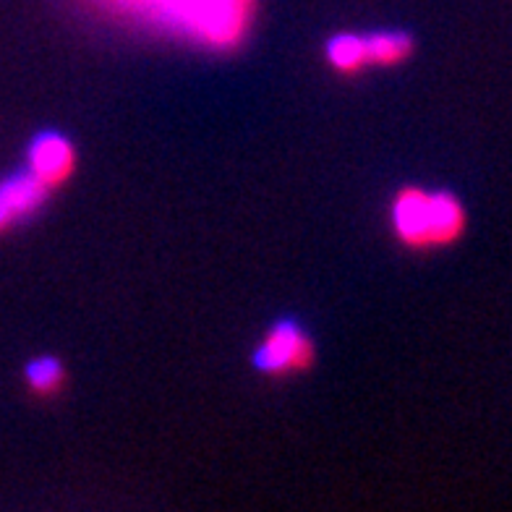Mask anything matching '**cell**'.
<instances>
[{"mask_svg": "<svg viewBox=\"0 0 512 512\" xmlns=\"http://www.w3.org/2000/svg\"><path fill=\"white\" fill-rule=\"evenodd\" d=\"M113 14L204 50H236L249 37L256 0H97Z\"/></svg>", "mask_w": 512, "mask_h": 512, "instance_id": "6da1fadb", "label": "cell"}, {"mask_svg": "<svg viewBox=\"0 0 512 512\" xmlns=\"http://www.w3.org/2000/svg\"><path fill=\"white\" fill-rule=\"evenodd\" d=\"M465 209L450 191H426L405 186L390 204L392 233L411 249H437L450 246L463 236Z\"/></svg>", "mask_w": 512, "mask_h": 512, "instance_id": "7a4b0ae2", "label": "cell"}, {"mask_svg": "<svg viewBox=\"0 0 512 512\" xmlns=\"http://www.w3.org/2000/svg\"><path fill=\"white\" fill-rule=\"evenodd\" d=\"M314 361V343L309 332L293 319L275 322L254 348L251 364L264 377H290L306 371Z\"/></svg>", "mask_w": 512, "mask_h": 512, "instance_id": "3957f363", "label": "cell"}, {"mask_svg": "<svg viewBox=\"0 0 512 512\" xmlns=\"http://www.w3.org/2000/svg\"><path fill=\"white\" fill-rule=\"evenodd\" d=\"M27 170L50 191L63 186L76 170V147L58 131H42L27 147Z\"/></svg>", "mask_w": 512, "mask_h": 512, "instance_id": "277c9868", "label": "cell"}, {"mask_svg": "<svg viewBox=\"0 0 512 512\" xmlns=\"http://www.w3.org/2000/svg\"><path fill=\"white\" fill-rule=\"evenodd\" d=\"M48 196V186L37 181L27 168L0 178V233L32 220L45 207Z\"/></svg>", "mask_w": 512, "mask_h": 512, "instance_id": "5b68a950", "label": "cell"}, {"mask_svg": "<svg viewBox=\"0 0 512 512\" xmlns=\"http://www.w3.org/2000/svg\"><path fill=\"white\" fill-rule=\"evenodd\" d=\"M324 58L340 74H358L369 68V50H366V34L337 32L324 42Z\"/></svg>", "mask_w": 512, "mask_h": 512, "instance_id": "8992f818", "label": "cell"}, {"mask_svg": "<svg viewBox=\"0 0 512 512\" xmlns=\"http://www.w3.org/2000/svg\"><path fill=\"white\" fill-rule=\"evenodd\" d=\"M369 66H398L413 53V37L405 32H371L366 34Z\"/></svg>", "mask_w": 512, "mask_h": 512, "instance_id": "52a82bcc", "label": "cell"}, {"mask_svg": "<svg viewBox=\"0 0 512 512\" xmlns=\"http://www.w3.org/2000/svg\"><path fill=\"white\" fill-rule=\"evenodd\" d=\"M24 382H27V387L34 395L48 398V395L61 392V387L66 384V366H63L61 358L50 356V353L34 356L24 366Z\"/></svg>", "mask_w": 512, "mask_h": 512, "instance_id": "ba28073f", "label": "cell"}]
</instances>
